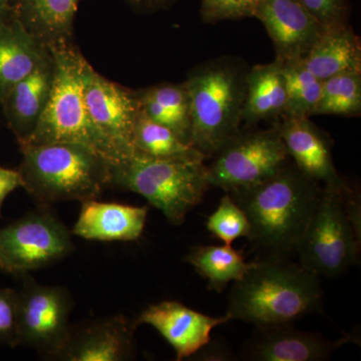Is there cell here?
<instances>
[{
	"mask_svg": "<svg viewBox=\"0 0 361 361\" xmlns=\"http://www.w3.org/2000/svg\"><path fill=\"white\" fill-rule=\"evenodd\" d=\"M227 193L246 213L255 248L283 257L296 252L323 188L288 161L266 179Z\"/></svg>",
	"mask_w": 361,
	"mask_h": 361,
	"instance_id": "cell-1",
	"label": "cell"
},
{
	"mask_svg": "<svg viewBox=\"0 0 361 361\" xmlns=\"http://www.w3.org/2000/svg\"><path fill=\"white\" fill-rule=\"evenodd\" d=\"M320 311L319 276L283 257L268 256L234 282L226 316L260 327L293 323Z\"/></svg>",
	"mask_w": 361,
	"mask_h": 361,
	"instance_id": "cell-2",
	"label": "cell"
},
{
	"mask_svg": "<svg viewBox=\"0 0 361 361\" xmlns=\"http://www.w3.org/2000/svg\"><path fill=\"white\" fill-rule=\"evenodd\" d=\"M20 148L23 189L39 206L96 199L110 188L113 164L89 147L54 142L20 144Z\"/></svg>",
	"mask_w": 361,
	"mask_h": 361,
	"instance_id": "cell-3",
	"label": "cell"
},
{
	"mask_svg": "<svg viewBox=\"0 0 361 361\" xmlns=\"http://www.w3.org/2000/svg\"><path fill=\"white\" fill-rule=\"evenodd\" d=\"M248 70L241 59L221 56L197 66L185 80L191 102L190 145L206 159L240 130Z\"/></svg>",
	"mask_w": 361,
	"mask_h": 361,
	"instance_id": "cell-4",
	"label": "cell"
},
{
	"mask_svg": "<svg viewBox=\"0 0 361 361\" xmlns=\"http://www.w3.org/2000/svg\"><path fill=\"white\" fill-rule=\"evenodd\" d=\"M49 49L54 59L51 97L32 137L21 144L75 142L94 149L113 165L126 160L90 118L82 82V68L87 59L78 45L71 42Z\"/></svg>",
	"mask_w": 361,
	"mask_h": 361,
	"instance_id": "cell-5",
	"label": "cell"
},
{
	"mask_svg": "<svg viewBox=\"0 0 361 361\" xmlns=\"http://www.w3.org/2000/svg\"><path fill=\"white\" fill-rule=\"evenodd\" d=\"M210 187L205 161L135 155L111 165L110 188L141 195L175 226L184 223Z\"/></svg>",
	"mask_w": 361,
	"mask_h": 361,
	"instance_id": "cell-6",
	"label": "cell"
},
{
	"mask_svg": "<svg viewBox=\"0 0 361 361\" xmlns=\"http://www.w3.org/2000/svg\"><path fill=\"white\" fill-rule=\"evenodd\" d=\"M360 245L342 194L323 188L319 203L297 246L299 264L317 276L336 277L357 264Z\"/></svg>",
	"mask_w": 361,
	"mask_h": 361,
	"instance_id": "cell-7",
	"label": "cell"
},
{
	"mask_svg": "<svg viewBox=\"0 0 361 361\" xmlns=\"http://www.w3.org/2000/svg\"><path fill=\"white\" fill-rule=\"evenodd\" d=\"M207 166L210 186L226 193L256 184L288 163L289 156L277 128L239 130Z\"/></svg>",
	"mask_w": 361,
	"mask_h": 361,
	"instance_id": "cell-8",
	"label": "cell"
},
{
	"mask_svg": "<svg viewBox=\"0 0 361 361\" xmlns=\"http://www.w3.org/2000/svg\"><path fill=\"white\" fill-rule=\"evenodd\" d=\"M73 250L71 234L45 206L0 229L2 271L25 274L59 262Z\"/></svg>",
	"mask_w": 361,
	"mask_h": 361,
	"instance_id": "cell-9",
	"label": "cell"
},
{
	"mask_svg": "<svg viewBox=\"0 0 361 361\" xmlns=\"http://www.w3.org/2000/svg\"><path fill=\"white\" fill-rule=\"evenodd\" d=\"M18 291V346L54 360L71 334L73 300L63 287L42 285L27 273Z\"/></svg>",
	"mask_w": 361,
	"mask_h": 361,
	"instance_id": "cell-10",
	"label": "cell"
},
{
	"mask_svg": "<svg viewBox=\"0 0 361 361\" xmlns=\"http://www.w3.org/2000/svg\"><path fill=\"white\" fill-rule=\"evenodd\" d=\"M85 104L97 129L129 159L135 155L133 137L140 103L137 92L103 77L89 61L82 68Z\"/></svg>",
	"mask_w": 361,
	"mask_h": 361,
	"instance_id": "cell-11",
	"label": "cell"
},
{
	"mask_svg": "<svg viewBox=\"0 0 361 361\" xmlns=\"http://www.w3.org/2000/svg\"><path fill=\"white\" fill-rule=\"evenodd\" d=\"M274 126L283 140L289 158L293 159L304 174L336 193L343 194L350 187L334 165L331 139L311 122L310 118L282 116Z\"/></svg>",
	"mask_w": 361,
	"mask_h": 361,
	"instance_id": "cell-12",
	"label": "cell"
},
{
	"mask_svg": "<svg viewBox=\"0 0 361 361\" xmlns=\"http://www.w3.org/2000/svg\"><path fill=\"white\" fill-rule=\"evenodd\" d=\"M253 18L264 25L283 63L305 58L326 30L298 0H261Z\"/></svg>",
	"mask_w": 361,
	"mask_h": 361,
	"instance_id": "cell-13",
	"label": "cell"
},
{
	"mask_svg": "<svg viewBox=\"0 0 361 361\" xmlns=\"http://www.w3.org/2000/svg\"><path fill=\"white\" fill-rule=\"evenodd\" d=\"M293 323L256 327L242 350V360L251 361H323L350 342L344 337L329 341L317 332L301 331Z\"/></svg>",
	"mask_w": 361,
	"mask_h": 361,
	"instance_id": "cell-14",
	"label": "cell"
},
{
	"mask_svg": "<svg viewBox=\"0 0 361 361\" xmlns=\"http://www.w3.org/2000/svg\"><path fill=\"white\" fill-rule=\"evenodd\" d=\"M228 322V316L212 317L178 301L166 300L147 307L134 324L154 327L174 348L176 360L180 361L200 350L211 341L212 330Z\"/></svg>",
	"mask_w": 361,
	"mask_h": 361,
	"instance_id": "cell-15",
	"label": "cell"
},
{
	"mask_svg": "<svg viewBox=\"0 0 361 361\" xmlns=\"http://www.w3.org/2000/svg\"><path fill=\"white\" fill-rule=\"evenodd\" d=\"M134 323L115 315L71 329L65 345L54 360L122 361L135 356Z\"/></svg>",
	"mask_w": 361,
	"mask_h": 361,
	"instance_id": "cell-16",
	"label": "cell"
},
{
	"mask_svg": "<svg viewBox=\"0 0 361 361\" xmlns=\"http://www.w3.org/2000/svg\"><path fill=\"white\" fill-rule=\"evenodd\" d=\"M54 80V59L51 51L30 75L9 90L0 103L18 144L27 142L35 132L49 104Z\"/></svg>",
	"mask_w": 361,
	"mask_h": 361,
	"instance_id": "cell-17",
	"label": "cell"
},
{
	"mask_svg": "<svg viewBox=\"0 0 361 361\" xmlns=\"http://www.w3.org/2000/svg\"><path fill=\"white\" fill-rule=\"evenodd\" d=\"M149 207L99 202H82L71 234L96 241H135L146 226Z\"/></svg>",
	"mask_w": 361,
	"mask_h": 361,
	"instance_id": "cell-18",
	"label": "cell"
},
{
	"mask_svg": "<svg viewBox=\"0 0 361 361\" xmlns=\"http://www.w3.org/2000/svg\"><path fill=\"white\" fill-rule=\"evenodd\" d=\"M49 47L26 30L13 11L0 18V103L9 90L32 73Z\"/></svg>",
	"mask_w": 361,
	"mask_h": 361,
	"instance_id": "cell-19",
	"label": "cell"
},
{
	"mask_svg": "<svg viewBox=\"0 0 361 361\" xmlns=\"http://www.w3.org/2000/svg\"><path fill=\"white\" fill-rule=\"evenodd\" d=\"M80 0H11V11L45 47L75 42V21Z\"/></svg>",
	"mask_w": 361,
	"mask_h": 361,
	"instance_id": "cell-20",
	"label": "cell"
},
{
	"mask_svg": "<svg viewBox=\"0 0 361 361\" xmlns=\"http://www.w3.org/2000/svg\"><path fill=\"white\" fill-rule=\"evenodd\" d=\"M286 101L283 63L275 59L272 63L254 66L247 73L242 123L278 121L284 116Z\"/></svg>",
	"mask_w": 361,
	"mask_h": 361,
	"instance_id": "cell-21",
	"label": "cell"
},
{
	"mask_svg": "<svg viewBox=\"0 0 361 361\" xmlns=\"http://www.w3.org/2000/svg\"><path fill=\"white\" fill-rule=\"evenodd\" d=\"M322 80L348 71H361V44L349 23L326 28L303 59Z\"/></svg>",
	"mask_w": 361,
	"mask_h": 361,
	"instance_id": "cell-22",
	"label": "cell"
},
{
	"mask_svg": "<svg viewBox=\"0 0 361 361\" xmlns=\"http://www.w3.org/2000/svg\"><path fill=\"white\" fill-rule=\"evenodd\" d=\"M187 262L208 280V288L221 293L230 282L239 281L255 262H246L241 251L231 245L198 246L188 254Z\"/></svg>",
	"mask_w": 361,
	"mask_h": 361,
	"instance_id": "cell-23",
	"label": "cell"
},
{
	"mask_svg": "<svg viewBox=\"0 0 361 361\" xmlns=\"http://www.w3.org/2000/svg\"><path fill=\"white\" fill-rule=\"evenodd\" d=\"M135 155L164 160L205 161L203 154L180 141L174 132L140 111L133 137ZM134 155V156H135Z\"/></svg>",
	"mask_w": 361,
	"mask_h": 361,
	"instance_id": "cell-24",
	"label": "cell"
},
{
	"mask_svg": "<svg viewBox=\"0 0 361 361\" xmlns=\"http://www.w3.org/2000/svg\"><path fill=\"white\" fill-rule=\"evenodd\" d=\"M283 73L287 97L283 116L310 118L314 115L322 97V80L308 70L303 59L285 61Z\"/></svg>",
	"mask_w": 361,
	"mask_h": 361,
	"instance_id": "cell-25",
	"label": "cell"
},
{
	"mask_svg": "<svg viewBox=\"0 0 361 361\" xmlns=\"http://www.w3.org/2000/svg\"><path fill=\"white\" fill-rule=\"evenodd\" d=\"M361 114V71H348L322 80L314 115L357 116Z\"/></svg>",
	"mask_w": 361,
	"mask_h": 361,
	"instance_id": "cell-26",
	"label": "cell"
},
{
	"mask_svg": "<svg viewBox=\"0 0 361 361\" xmlns=\"http://www.w3.org/2000/svg\"><path fill=\"white\" fill-rule=\"evenodd\" d=\"M157 102L172 118V130L180 141L190 145L191 137V102L186 82L159 84L140 90ZM191 146V145H190Z\"/></svg>",
	"mask_w": 361,
	"mask_h": 361,
	"instance_id": "cell-27",
	"label": "cell"
},
{
	"mask_svg": "<svg viewBox=\"0 0 361 361\" xmlns=\"http://www.w3.org/2000/svg\"><path fill=\"white\" fill-rule=\"evenodd\" d=\"M207 229L226 245H232L235 240L241 237L248 238L250 223L243 209L227 193L207 221Z\"/></svg>",
	"mask_w": 361,
	"mask_h": 361,
	"instance_id": "cell-28",
	"label": "cell"
},
{
	"mask_svg": "<svg viewBox=\"0 0 361 361\" xmlns=\"http://www.w3.org/2000/svg\"><path fill=\"white\" fill-rule=\"evenodd\" d=\"M261 0H202L201 16L205 23L253 18Z\"/></svg>",
	"mask_w": 361,
	"mask_h": 361,
	"instance_id": "cell-29",
	"label": "cell"
},
{
	"mask_svg": "<svg viewBox=\"0 0 361 361\" xmlns=\"http://www.w3.org/2000/svg\"><path fill=\"white\" fill-rule=\"evenodd\" d=\"M0 343L18 346V291L0 288Z\"/></svg>",
	"mask_w": 361,
	"mask_h": 361,
	"instance_id": "cell-30",
	"label": "cell"
},
{
	"mask_svg": "<svg viewBox=\"0 0 361 361\" xmlns=\"http://www.w3.org/2000/svg\"><path fill=\"white\" fill-rule=\"evenodd\" d=\"M325 28L348 23V0H298Z\"/></svg>",
	"mask_w": 361,
	"mask_h": 361,
	"instance_id": "cell-31",
	"label": "cell"
},
{
	"mask_svg": "<svg viewBox=\"0 0 361 361\" xmlns=\"http://www.w3.org/2000/svg\"><path fill=\"white\" fill-rule=\"evenodd\" d=\"M18 188H23V180L20 172L13 169L0 167V215L6 197Z\"/></svg>",
	"mask_w": 361,
	"mask_h": 361,
	"instance_id": "cell-32",
	"label": "cell"
},
{
	"mask_svg": "<svg viewBox=\"0 0 361 361\" xmlns=\"http://www.w3.org/2000/svg\"><path fill=\"white\" fill-rule=\"evenodd\" d=\"M193 356L199 357L198 360H229L232 357L230 351L222 344H216V342L213 344L211 341Z\"/></svg>",
	"mask_w": 361,
	"mask_h": 361,
	"instance_id": "cell-33",
	"label": "cell"
},
{
	"mask_svg": "<svg viewBox=\"0 0 361 361\" xmlns=\"http://www.w3.org/2000/svg\"><path fill=\"white\" fill-rule=\"evenodd\" d=\"M133 9L137 13H154L168 8L177 0H126Z\"/></svg>",
	"mask_w": 361,
	"mask_h": 361,
	"instance_id": "cell-34",
	"label": "cell"
},
{
	"mask_svg": "<svg viewBox=\"0 0 361 361\" xmlns=\"http://www.w3.org/2000/svg\"><path fill=\"white\" fill-rule=\"evenodd\" d=\"M11 0H0V18H4L11 11Z\"/></svg>",
	"mask_w": 361,
	"mask_h": 361,
	"instance_id": "cell-35",
	"label": "cell"
},
{
	"mask_svg": "<svg viewBox=\"0 0 361 361\" xmlns=\"http://www.w3.org/2000/svg\"><path fill=\"white\" fill-rule=\"evenodd\" d=\"M0 271H2V265H1V263H0Z\"/></svg>",
	"mask_w": 361,
	"mask_h": 361,
	"instance_id": "cell-36",
	"label": "cell"
}]
</instances>
